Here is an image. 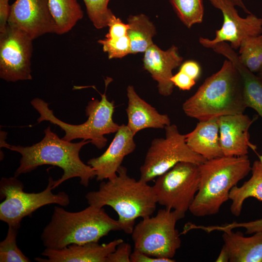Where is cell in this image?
<instances>
[{"mask_svg":"<svg viewBox=\"0 0 262 262\" xmlns=\"http://www.w3.org/2000/svg\"><path fill=\"white\" fill-rule=\"evenodd\" d=\"M44 134L40 142L31 146L11 145L6 142L0 145L1 147L18 152L21 156L15 177L30 172L39 166L50 164L63 171L62 177L54 180L53 189L66 180L77 177L80 179L82 186L88 187L96 173L91 166L81 160L79 154L82 148L90 141L82 139L73 143L65 140L51 131L49 126L44 130Z\"/></svg>","mask_w":262,"mask_h":262,"instance_id":"cell-1","label":"cell"},{"mask_svg":"<svg viewBox=\"0 0 262 262\" xmlns=\"http://www.w3.org/2000/svg\"><path fill=\"white\" fill-rule=\"evenodd\" d=\"M85 198L89 205L112 207L118 214L121 230L127 234H131L137 218L151 216L157 203L152 186L130 177L122 165L115 177L102 181Z\"/></svg>","mask_w":262,"mask_h":262,"instance_id":"cell-2","label":"cell"},{"mask_svg":"<svg viewBox=\"0 0 262 262\" xmlns=\"http://www.w3.org/2000/svg\"><path fill=\"white\" fill-rule=\"evenodd\" d=\"M246 108L241 76L227 59L182 105L187 116L198 121L243 114Z\"/></svg>","mask_w":262,"mask_h":262,"instance_id":"cell-3","label":"cell"},{"mask_svg":"<svg viewBox=\"0 0 262 262\" xmlns=\"http://www.w3.org/2000/svg\"><path fill=\"white\" fill-rule=\"evenodd\" d=\"M121 230L118 220L104 208L89 205L77 212L55 206L51 219L41 235L46 248L59 249L71 244L98 242L110 231Z\"/></svg>","mask_w":262,"mask_h":262,"instance_id":"cell-4","label":"cell"},{"mask_svg":"<svg viewBox=\"0 0 262 262\" xmlns=\"http://www.w3.org/2000/svg\"><path fill=\"white\" fill-rule=\"evenodd\" d=\"M199 166V188L189 210L197 217L217 213L229 199L231 189L251 170L247 155L223 156L206 160Z\"/></svg>","mask_w":262,"mask_h":262,"instance_id":"cell-5","label":"cell"},{"mask_svg":"<svg viewBox=\"0 0 262 262\" xmlns=\"http://www.w3.org/2000/svg\"><path fill=\"white\" fill-rule=\"evenodd\" d=\"M112 79L108 77L104 80L105 89L103 94L98 92L101 99L93 98L89 101L85 108L87 116L86 121L78 125L66 123L58 119L53 114L49 104L42 99L34 98L31 103L39 114L38 123L44 121L57 125L65 131L62 138L68 141L76 139L90 140V143L98 149H102L108 141L105 135L115 133L120 125L113 120L115 105L113 101H110L106 95L109 84Z\"/></svg>","mask_w":262,"mask_h":262,"instance_id":"cell-6","label":"cell"},{"mask_svg":"<svg viewBox=\"0 0 262 262\" xmlns=\"http://www.w3.org/2000/svg\"><path fill=\"white\" fill-rule=\"evenodd\" d=\"M17 177H2L0 181V219L8 226L19 229L24 217L31 215L38 209L50 204L63 207L70 203L69 196L64 192H52L54 180L49 177L45 189L39 193H27Z\"/></svg>","mask_w":262,"mask_h":262,"instance_id":"cell-7","label":"cell"},{"mask_svg":"<svg viewBox=\"0 0 262 262\" xmlns=\"http://www.w3.org/2000/svg\"><path fill=\"white\" fill-rule=\"evenodd\" d=\"M180 220L174 211L160 209L155 216L142 218L131 233L134 250L160 258L173 259L180 247V233L176 228Z\"/></svg>","mask_w":262,"mask_h":262,"instance_id":"cell-8","label":"cell"},{"mask_svg":"<svg viewBox=\"0 0 262 262\" xmlns=\"http://www.w3.org/2000/svg\"><path fill=\"white\" fill-rule=\"evenodd\" d=\"M165 136L152 140L140 168V180L148 183L166 172L180 162L201 164L207 160L187 145L185 135L175 124L164 128Z\"/></svg>","mask_w":262,"mask_h":262,"instance_id":"cell-9","label":"cell"},{"mask_svg":"<svg viewBox=\"0 0 262 262\" xmlns=\"http://www.w3.org/2000/svg\"><path fill=\"white\" fill-rule=\"evenodd\" d=\"M199 165L180 162L157 178L152 186L157 203L184 217L198 191Z\"/></svg>","mask_w":262,"mask_h":262,"instance_id":"cell-10","label":"cell"},{"mask_svg":"<svg viewBox=\"0 0 262 262\" xmlns=\"http://www.w3.org/2000/svg\"><path fill=\"white\" fill-rule=\"evenodd\" d=\"M33 41L30 36L7 24L0 32V78L15 82L31 80Z\"/></svg>","mask_w":262,"mask_h":262,"instance_id":"cell-11","label":"cell"},{"mask_svg":"<svg viewBox=\"0 0 262 262\" xmlns=\"http://www.w3.org/2000/svg\"><path fill=\"white\" fill-rule=\"evenodd\" d=\"M210 1L222 12L223 22L221 28L215 31L213 39L199 38V42L203 47L212 49L219 43L229 42L233 49H237L245 39L262 34V18L252 13L245 18L241 17L230 0H210Z\"/></svg>","mask_w":262,"mask_h":262,"instance_id":"cell-12","label":"cell"},{"mask_svg":"<svg viewBox=\"0 0 262 262\" xmlns=\"http://www.w3.org/2000/svg\"><path fill=\"white\" fill-rule=\"evenodd\" d=\"M7 24L32 39L46 33H56L48 0H16L10 7Z\"/></svg>","mask_w":262,"mask_h":262,"instance_id":"cell-13","label":"cell"},{"mask_svg":"<svg viewBox=\"0 0 262 262\" xmlns=\"http://www.w3.org/2000/svg\"><path fill=\"white\" fill-rule=\"evenodd\" d=\"M258 118L257 115L251 118L244 113L218 118L220 143L224 156H246L249 148L256 151L257 146L250 141L248 131Z\"/></svg>","mask_w":262,"mask_h":262,"instance_id":"cell-14","label":"cell"},{"mask_svg":"<svg viewBox=\"0 0 262 262\" xmlns=\"http://www.w3.org/2000/svg\"><path fill=\"white\" fill-rule=\"evenodd\" d=\"M134 136L127 125H120L106 151L88 161L87 164L95 171L98 181L112 179L117 175L124 158L136 148Z\"/></svg>","mask_w":262,"mask_h":262,"instance_id":"cell-15","label":"cell"},{"mask_svg":"<svg viewBox=\"0 0 262 262\" xmlns=\"http://www.w3.org/2000/svg\"><path fill=\"white\" fill-rule=\"evenodd\" d=\"M182 61L183 58L175 45L163 50L153 44L144 52V68L157 82L160 95L167 97L172 93L174 87L171 81L172 71L180 66Z\"/></svg>","mask_w":262,"mask_h":262,"instance_id":"cell-16","label":"cell"},{"mask_svg":"<svg viewBox=\"0 0 262 262\" xmlns=\"http://www.w3.org/2000/svg\"><path fill=\"white\" fill-rule=\"evenodd\" d=\"M123 242V239H118L107 244L91 242L71 244L59 249L46 248L42 255L48 258L37 257L34 260L39 262H106L108 256Z\"/></svg>","mask_w":262,"mask_h":262,"instance_id":"cell-17","label":"cell"},{"mask_svg":"<svg viewBox=\"0 0 262 262\" xmlns=\"http://www.w3.org/2000/svg\"><path fill=\"white\" fill-rule=\"evenodd\" d=\"M127 96L128 99L126 109L128 117L127 126L134 135L145 129H164L171 124L168 115L160 114L142 99L133 86L127 87Z\"/></svg>","mask_w":262,"mask_h":262,"instance_id":"cell-18","label":"cell"},{"mask_svg":"<svg viewBox=\"0 0 262 262\" xmlns=\"http://www.w3.org/2000/svg\"><path fill=\"white\" fill-rule=\"evenodd\" d=\"M212 49L233 64L243 81L246 107L254 109L262 118V79L242 65L239 60L238 54L227 42L217 44Z\"/></svg>","mask_w":262,"mask_h":262,"instance_id":"cell-19","label":"cell"},{"mask_svg":"<svg viewBox=\"0 0 262 262\" xmlns=\"http://www.w3.org/2000/svg\"><path fill=\"white\" fill-rule=\"evenodd\" d=\"M218 118L198 121L195 128L185 134L188 147L206 160L222 157Z\"/></svg>","mask_w":262,"mask_h":262,"instance_id":"cell-20","label":"cell"},{"mask_svg":"<svg viewBox=\"0 0 262 262\" xmlns=\"http://www.w3.org/2000/svg\"><path fill=\"white\" fill-rule=\"evenodd\" d=\"M224 245L230 262H262V231L246 237L240 231L232 229L223 231Z\"/></svg>","mask_w":262,"mask_h":262,"instance_id":"cell-21","label":"cell"},{"mask_svg":"<svg viewBox=\"0 0 262 262\" xmlns=\"http://www.w3.org/2000/svg\"><path fill=\"white\" fill-rule=\"evenodd\" d=\"M252 175L241 186L235 185L230 190L229 199L231 201L230 210L236 216L241 214L245 200L250 197L262 201V164L256 160L251 166Z\"/></svg>","mask_w":262,"mask_h":262,"instance_id":"cell-22","label":"cell"},{"mask_svg":"<svg viewBox=\"0 0 262 262\" xmlns=\"http://www.w3.org/2000/svg\"><path fill=\"white\" fill-rule=\"evenodd\" d=\"M129 28L128 36L131 44V52H145L154 43L152 37L156 29L153 23L144 14L130 16L128 18Z\"/></svg>","mask_w":262,"mask_h":262,"instance_id":"cell-23","label":"cell"},{"mask_svg":"<svg viewBox=\"0 0 262 262\" xmlns=\"http://www.w3.org/2000/svg\"><path fill=\"white\" fill-rule=\"evenodd\" d=\"M51 15L57 28L56 34L70 31L83 16L77 0H48Z\"/></svg>","mask_w":262,"mask_h":262,"instance_id":"cell-24","label":"cell"},{"mask_svg":"<svg viewBox=\"0 0 262 262\" xmlns=\"http://www.w3.org/2000/svg\"><path fill=\"white\" fill-rule=\"evenodd\" d=\"M238 58L252 73L262 72V35L248 37L241 43Z\"/></svg>","mask_w":262,"mask_h":262,"instance_id":"cell-25","label":"cell"},{"mask_svg":"<svg viewBox=\"0 0 262 262\" xmlns=\"http://www.w3.org/2000/svg\"><path fill=\"white\" fill-rule=\"evenodd\" d=\"M178 17L188 28L202 22L204 14L203 0H169Z\"/></svg>","mask_w":262,"mask_h":262,"instance_id":"cell-26","label":"cell"},{"mask_svg":"<svg viewBox=\"0 0 262 262\" xmlns=\"http://www.w3.org/2000/svg\"><path fill=\"white\" fill-rule=\"evenodd\" d=\"M18 229L8 226L5 238L0 243V262H29L26 257L17 247L16 237Z\"/></svg>","mask_w":262,"mask_h":262,"instance_id":"cell-27","label":"cell"},{"mask_svg":"<svg viewBox=\"0 0 262 262\" xmlns=\"http://www.w3.org/2000/svg\"><path fill=\"white\" fill-rule=\"evenodd\" d=\"M83 0L85 5L87 14L93 25L98 29L108 26L114 15L108 7L110 0Z\"/></svg>","mask_w":262,"mask_h":262,"instance_id":"cell-28","label":"cell"},{"mask_svg":"<svg viewBox=\"0 0 262 262\" xmlns=\"http://www.w3.org/2000/svg\"><path fill=\"white\" fill-rule=\"evenodd\" d=\"M98 42L102 45L103 50L107 53L109 59L121 58L131 52L128 35L121 37H105Z\"/></svg>","mask_w":262,"mask_h":262,"instance_id":"cell-29","label":"cell"},{"mask_svg":"<svg viewBox=\"0 0 262 262\" xmlns=\"http://www.w3.org/2000/svg\"><path fill=\"white\" fill-rule=\"evenodd\" d=\"M131 246L123 242L108 256L106 262H131Z\"/></svg>","mask_w":262,"mask_h":262,"instance_id":"cell-30","label":"cell"},{"mask_svg":"<svg viewBox=\"0 0 262 262\" xmlns=\"http://www.w3.org/2000/svg\"><path fill=\"white\" fill-rule=\"evenodd\" d=\"M236 228H245L246 230V234H248L262 231V218L246 222L238 223L233 222L221 226V229L222 230L232 229Z\"/></svg>","mask_w":262,"mask_h":262,"instance_id":"cell-31","label":"cell"},{"mask_svg":"<svg viewBox=\"0 0 262 262\" xmlns=\"http://www.w3.org/2000/svg\"><path fill=\"white\" fill-rule=\"evenodd\" d=\"M109 32L105 37H121L128 35L129 26L114 15L108 24Z\"/></svg>","mask_w":262,"mask_h":262,"instance_id":"cell-32","label":"cell"},{"mask_svg":"<svg viewBox=\"0 0 262 262\" xmlns=\"http://www.w3.org/2000/svg\"><path fill=\"white\" fill-rule=\"evenodd\" d=\"M171 81L174 86L183 91L190 90L196 82V81L180 70L173 75Z\"/></svg>","mask_w":262,"mask_h":262,"instance_id":"cell-33","label":"cell"},{"mask_svg":"<svg viewBox=\"0 0 262 262\" xmlns=\"http://www.w3.org/2000/svg\"><path fill=\"white\" fill-rule=\"evenodd\" d=\"M193 79L196 81L201 74V67L198 63L194 60H188L181 64L180 70Z\"/></svg>","mask_w":262,"mask_h":262,"instance_id":"cell-34","label":"cell"},{"mask_svg":"<svg viewBox=\"0 0 262 262\" xmlns=\"http://www.w3.org/2000/svg\"><path fill=\"white\" fill-rule=\"evenodd\" d=\"M131 262H173V259L154 257L143 252L134 250L130 257Z\"/></svg>","mask_w":262,"mask_h":262,"instance_id":"cell-35","label":"cell"},{"mask_svg":"<svg viewBox=\"0 0 262 262\" xmlns=\"http://www.w3.org/2000/svg\"><path fill=\"white\" fill-rule=\"evenodd\" d=\"M9 0H0V32L3 31L8 23L11 5Z\"/></svg>","mask_w":262,"mask_h":262,"instance_id":"cell-36","label":"cell"},{"mask_svg":"<svg viewBox=\"0 0 262 262\" xmlns=\"http://www.w3.org/2000/svg\"><path fill=\"white\" fill-rule=\"evenodd\" d=\"M229 261V252L225 246L223 245L220 254L218 255V258L216 259L215 262H227Z\"/></svg>","mask_w":262,"mask_h":262,"instance_id":"cell-37","label":"cell"},{"mask_svg":"<svg viewBox=\"0 0 262 262\" xmlns=\"http://www.w3.org/2000/svg\"><path fill=\"white\" fill-rule=\"evenodd\" d=\"M235 6H238L241 8L246 14H250L251 13L247 9L242 0H230Z\"/></svg>","mask_w":262,"mask_h":262,"instance_id":"cell-38","label":"cell"},{"mask_svg":"<svg viewBox=\"0 0 262 262\" xmlns=\"http://www.w3.org/2000/svg\"><path fill=\"white\" fill-rule=\"evenodd\" d=\"M258 157H259V161L261 162V163L262 164V155H258Z\"/></svg>","mask_w":262,"mask_h":262,"instance_id":"cell-39","label":"cell"},{"mask_svg":"<svg viewBox=\"0 0 262 262\" xmlns=\"http://www.w3.org/2000/svg\"><path fill=\"white\" fill-rule=\"evenodd\" d=\"M258 76L262 79V72L258 74Z\"/></svg>","mask_w":262,"mask_h":262,"instance_id":"cell-40","label":"cell"}]
</instances>
